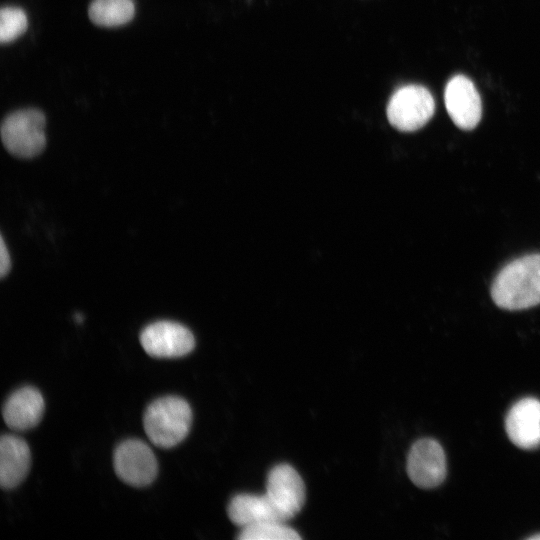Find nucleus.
I'll return each instance as SVG.
<instances>
[{"label":"nucleus","instance_id":"1","mask_svg":"<svg viewBox=\"0 0 540 540\" xmlns=\"http://www.w3.org/2000/svg\"><path fill=\"white\" fill-rule=\"evenodd\" d=\"M491 297L505 310L540 304V254L523 256L502 268L492 283Z\"/></svg>","mask_w":540,"mask_h":540},{"label":"nucleus","instance_id":"2","mask_svg":"<svg viewBox=\"0 0 540 540\" xmlns=\"http://www.w3.org/2000/svg\"><path fill=\"white\" fill-rule=\"evenodd\" d=\"M192 424V410L186 400L165 396L150 403L143 415L144 431L152 444L172 448L188 435Z\"/></svg>","mask_w":540,"mask_h":540},{"label":"nucleus","instance_id":"3","mask_svg":"<svg viewBox=\"0 0 540 540\" xmlns=\"http://www.w3.org/2000/svg\"><path fill=\"white\" fill-rule=\"evenodd\" d=\"M45 116L37 109L17 110L3 120L1 139L5 149L15 157L33 158L46 146Z\"/></svg>","mask_w":540,"mask_h":540},{"label":"nucleus","instance_id":"4","mask_svg":"<svg viewBox=\"0 0 540 540\" xmlns=\"http://www.w3.org/2000/svg\"><path fill=\"white\" fill-rule=\"evenodd\" d=\"M435 101L421 85H406L391 96L386 113L389 123L399 131L412 132L422 128L433 116Z\"/></svg>","mask_w":540,"mask_h":540},{"label":"nucleus","instance_id":"5","mask_svg":"<svg viewBox=\"0 0 540 540\" xmlns=\"http://www.w3.org/2000/svg\"><path fill=\"white\" fill-rule=\"evenodd\" d=\"M113 464L118 478L134 487L151 484L158 473L155 454L138 439L121 442L114 451Z\"/></svg>","mask_w":540,"mask_h":540},{"label":"nucleus","instance_id":"6","mask_svg":"<svg viewBox=\"0 0 540 540\" xmlns=\"http://www.w3.org/2000/svg\"><path fill=\"white\" fill-rule=\"evenodd\" d=\"M140 343L147 354L156 358H178L195 347V338L185 326L171 321H158L146 326Z\"/></svg>","mask_w":540,"mask_h":540},{"label":"nucleus","instance_id":"7","mask_svg":"<svg viewBox=\"0 0 540 540\" xmlns=\"http://www.w3.org/2000/svg\"><path fill=\"white\" fill-rule=\"evenodd\" d=\"M446 457L442 446L434 439L415 442L407 457V473L418 487L429 489L440 485L446 477Z\"/></svg>","mask_w":540,"mask_h":540},{"label":"nucleus","instance_id":"8","mask_svg":"<svg viewBox=\"0 0 540 540\" xmlns=\"http://www.w3.org/2000/svg\"><path fill=\"white\" fill-rule=\"evenodd\" d=\"M444 102L448 115L460 129L472 130L481 120L480 95L474 83L464 75H455L447 82Z\"/></svg>","mask_w":540,"mask_h":540},{"label":"nucleus","instance_id":"9","mask_svg":"<svg viewBox=\"0 0 540 540\" xmlns=\"http://www.w3.org/2000/svg\"><path fill=\"white\" fill-rule=\"evenodd\" d=\"M266 495L288 520L295 516L304 505V483L292 466L279 464L268 474Z\"/></svg>","mask_w":540,"mask_h":540},{"label":"nucleus","instance_id":"10","mask_svg":"<svg viewBox=\"0 0 540 540\" xmlns=\"http://www.w3.org/2000/svg\"><path fill=\"white\" fill-rule=\"evenodd\" d=\"M505 429L511 442L521 449L540 446V401L528 397L516 402L507 413Z\"/></svg>","mask_w":540,"mask_h":540},{"label":"nucleus","instance_id":"11","mask_svg":"<svg viewBox=\"0 0 540 540\" xmlns=\"http://www.w3.org/2000/svg\"><path fill=\"white\" fill-rule=\"evenodd\" d=\"M45 402L38 389L31 386L14 391L5 401L2 415L5 424L16 431L35 427L42 419Z\"/></svg>","mask_w":540,"mask_h":540},{"label":"nucleus","instance_id":"12","mask_svg":"<svg viewBox=\"0 0 540 540\" xmlns=\"http://www.w3.org/2000/svg\"><path fill=\"white\" fill-rule=\"evenodd\" d=\"M227 513L230 520L241 528L268 521H287L266 493L234 496L228 505Z\"/></svg>","mask_w":540,"mask_h":540},{"label":"nucleus","instance_id":"13","mask_svg":"<svg viewBox=\"0 0 540 540\" xmlns=\"http://www.w3.org/2000/svg\"><path fill=\"white\" fill-rule=\"evenodd\" d=\"M31 465L28 444L15 435H3L0 440V484L5 489L18 486Z\"/></svg>","mask_w":540,"mask_h":540},{"label":"nucleus","instance_id":"14","mask_svg":"<svg viewBox=\"0 0 540 540\" xmlns=\"http://www.w3.org/2000/svg\"><path fill=\"white\" fill-rule=\"evenodd\" d=\"M90 20L101 27H118L135 15L133 0H93L88 9Z\"/></svg>","mask_w":540,"mask_h":540},{"label":"nucleus","instance_id":"15","mask_svg":"<svg viewBox=\"0 0 540 540\" xmlns=\"http://www.w3.org/2000/svg\"><path fill=\"white\" fill-rule=\"evenodd\" d=\"M240 540H299L296 530L280 521H268L243 527L237 536Z\"/></svg>","mask_w":540,"mask_h":540},{"label":"nucleus","instance_id":"16","mask_svg":"<svg viewBox=\"0 0 540 540\" xmlns=\"http://www.w3.org/2000/svg\"><path fill=\"white\" fill-rule=\"evenodd\" d=\"M28 21L24 10L7 6L0 11V41L10 43L21 36L27 29Z\"/></svg>","mask_w":540,"mask_h":540},{"label":"nucleus","instance_id":"17","mask_svg":"<svg viewBox=\"0 0 540 540\" xmlns=\"http://www.w3.org/2000/svg\"><path fill=\"white\" fill-rule=\"evenodd\" d=\"M11 268V260L4 239L1 236L0 244V276L3 278L8 274Z\"/></svg>","mask_w":540,"mask_h":540},{"label":"nucleus","instance_id":"18","mask_svg":"<svg viewBox=\"0 0 540 540\" xmlns=\"http://www.w3.org/2000/svg\"><path fill=\"white\" fill-rule=\"evenodd\" d=\"M75 319H76L77 322H80V323H81L82 320H83V317H82L81 314H76V315H75Z\"/></svg>","mask_w":540,"mask_h":540},{"label":"nucleus","instance_id":"19","mask_svg":"<svg viewBox=\"0 0 540 540\" xmlns=\"http://www.w3.org/2000/svg\"><path fill=\"white\" fill-rule=\"evenodd\" d=\"M529 539L540 540V534H538V535H533V536H531Z\"/></svg>","mask_w":540,"mask_h":540}]
</instances>
